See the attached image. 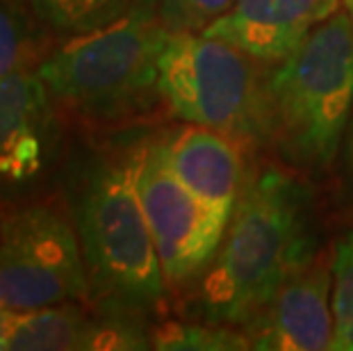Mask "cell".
I'll list each match as a JSON object with an SVG mask.
<instances>
[{
  "instance_id": "1",
  "label": "cell",
  "mask_w": 353,
  "mask_h": 351,
  "mask_svg": "<svg viewBox=\"0 0 353 351\" xmlns=\"http://www.w3.org/2000/svg\"><path fill=\"white\" fill-rule=\"evenodd\" d=\"M310 217L312 194L288 171L269 167L246 183L201 279L205 322H249L292 267L317 251Z\"/></svg>"
},
{
  "instance_id": "2",
  "label": "cell",
  "mask_w": 353,
  "mask_h": 351,
  "mask_svg": "<svg viewBox=\"0 0 353 351\" xmlns=\"http://www.w3.org/2000/svg\"><path fill=\"white\" fill-rule=\"evenodd\" d=\"M87 297L110 317L132 319L162 301L164 276L134 183V155L89 171L76 205Z\"/></svg>"
},
{
  "instance_id": "3",
  "label": "cell",
  "mask_w": 353,
  "mask_h": 351,
  "mask_svg": "<svg viewBox=\"0 0 353 351\" xmlns=\"http://www.w3.org/2000/svg\"><path fill=\"white\" fill-rule=\"evenodd\" d=\"M169 37L157 0H137L121 19L69 37L37 73L48 94L76 114L114 121L160 96V55Z\"/></svg>"
},
{
  "instance_id": "4",
  "label": "cell",
  "mask_w": 353,
  "mask_h": 351,
  "mask_svg": "<svg viewBox=\"0 0 353 351\" xmlns=\"http://www.w3.org/2000/svg\"><path fill=\"white\" fill-rule=\"evenodd\" d=\"M269 141L296 167L335 158L353 112V19L333 14L269 73Z\"/></svg>"
},
{
  "instance_id": "5",
  "label": "cell",
  "mask_w": 353,
  "mask_h": 351,
  "mask_svg": "<svg viewBox=\"0 0 353 351\" xmlns=\"http://www.w3.org/2000/svg\"><path fill=\"white\" fill-rule=\"evenodd\" d=\"M260 62L203 32L171 34L160 55L157 92L185 123L226 132L242 144L269 141V96Z\"/></svg>"
},
{
  "instance_id": "6",
  "label": "cell",
  "mask_w": 353,
  "mask_h": 351,
  "mask_svg": "<svg viewBox=\"0 0 353 351\" xmlns=\"http://www.w3.org/2000/svg\"><path fill=\"white\" fill-rule=\"evenodd\" d=\"M87 297L80 237L69 217L34 203L0 219V305L34 310Z\"/></svg>"
},
{
  "instance_id": "7",
  "label": "cell",
  "mask_w": 353,
  "mask_h": 351,
  "mask_svg": "<svg viewBox=\"0 0 353 351\" xmlns=\"http://www.w3.org/2000/svg\"><path fill=\"white\" fill-rule=\"evenodd\" d=\"M132 155L134 183L160 258L164 288H180L205 272L228 221L180 183L167 162L162 139L148 141Z\"/></svg>"
},
{
  "instance_id": "8",
  "label": "cell",
  "mask_w": 353,
  "mask_h": 351,
  "mask_svg": "<svg viewBox=\"0 0 353 351\" xmlns=\"http://www.w3.org/2000/svg\"><path fill=\"white\" fill-rule=\"evenodd\" d=\"M244 326L251 349H333V263L317 251L303 258Z\"/></svg>"
},
{
  "instance_id": "9",
  "label": "cell",
  "mask_w": 353,
  "mask_h": 351,
  "mask_svg": "<svg viewBox=\"0 0 353 351\" xmlns=\"http://www.w3.org/2000/svg\"><path fill=\"white\" fill-rule=\"evenodd\" d=\"M337 12L340 0H235L203 34L230 43L255 62L276 66Z\"/></svg>"
},
{
  "instance_id": "10",
  "label": "cell",
  "mask_w": 353,
  "mask_h": 351,
  "mask_svg": "<svg viewBox=\"0 0 353 351\" xmlns=\"http://www.w3.org/2000/svg\"><path fill=\"white\" fill-rule=\"evenodd\" d=\"M169 167L180 183L223 221H230L246 188L244 144L226 132L187 123L162 139Z\"/></svg>"
},
{
  "instance_id": "11",
  "label": "cell",
  "mask_w": 353,
  "mask_h": 351,
  "mask_svg": "<svg viewBox=\"0 0 353 351\" xmlns=\"http://www.w3.org/2000/svg\"><path fill=\"white\" fill-rule=\"evenodd\" d=\"M146 338L130 319L89 317L69 303L34 310H12L0 349L19 351H69V349H146Z\"/></svg>"
},
{
  "instance_id": "12",
  "label": "cell",
  "mask_w": 353,
  "mask_h": 351,
  "mask_svg": "<svg viewBox=\"0 0 353 351\" xmlns=\"http://www.w3.org/2000/svg\"><path fill=\"white\" fill-rule=\"evenodd\" d=\"M50 137V94L39 73L0 78V181L21 183L43 167Z\"/></svg>"
},
{
  "instance_id": "13",
  "label": "cell",
  "mask_w": 353,
  "mask_h": 351,
  "mask_svg": "<svg viewBox=\"0 0 353 351\" xmlns=\"http://www.w3.org/2000/svg\"><path fill=\"white\" fill-rule=\"evenodd\" d=\"M39 23L59 37H76L121 19L137 0H28Z\"/></svg>"
},
{
  "instance_id": "14",
  "label": "cell",
  "mask_w": 353,
  "mask_h": 351,
  "mask_svg": "<svg viewBox=\"0 0 353 351\" xmlns=\"http://www.w3.org/2000/svg\"><path fill=\"white\" fill-rule=\"evenodd\" d=\"M151 347L155 349H251L246 333H237L232 326L223 324H162L151 335Z\"/></svg>"
},
{
  "instance_id": "15",
  "label": "cell",
  "mask_w": 353,
  "mask_h": 351,
  "mask_svg": "<svg viewBox=\"0 0 353 351\" xmlns=\"http://www.w3.org/2000/svg\"><path fill=\"white\" fill-rule=\"evenodd\" d=\"M333 349L353 351V228L333 256Z\"/></svg>"
},
{
  "instance_id": "16",
  "label": "cell",
  "mask_w": 353,
  "mask_h": 351,
  "mask_svg": "<svg viewBox=\"0 0 353 351\" xmlns=\"http://www.w3.org/2000/svg\"><path fill=\"white\" fill-rule=\"evenodd\" d=\"M232 5L235 0H157V14L171 34L203 32Z\"/></svg>"
},
{
  "instance_id": "17",
  "label": "cell",
  "mask_w": 353,
  "mask_h": 351,
  "mask_svg": "<svg viewBox=\"0 0 353 351\" xmlns=\"http://www.w3.org/2000/svg\"><path fill=\"white\" fill-rule=\"evenodd\" d=\"M30 55V32L19 3L0 0V78L23 69Z\"/></svg>"
},
{
  "instance_id": "18",
  "label": "cell",
  "mask_w": 353,
  "mask_h": 351,
  "mask_svg": "<svg viewBox=\"0 0 353 351\" xmlns=\"http://www.w3.org/2000/svg\"><path fill=\"white\" fill-rule=\"evenodd\" d=\"M347 169H349V178L353 181V117H351V128L347 139Z\"/></svg>"
},
{
  "instance_id": "19",
  "label": "cell",
  "mask_w": 353,
  "mask_h": 351,
  "mask_svg": "<svg viewBox=\"0 0 353 351\" xmlns=\"http://www.w3.org/2000/svg\"><path fill=\"white\" fill-rule=\"evenodd\" d=\"M10 317H12V310L10 308H3V305H0V338H3L7 324H10Z\"/></svg>"
},
{
  "instance_id": "20",
  "label": "cell",
  "mask_w": 353,
  "mask_h": 351,
  "mask_svg": "<svg viewBox=\"0 0 353 351\" xmlns=\"http://www.w3.org/2000/svg\"><path fill=\"white\" fill-rule=\"evenodd\" d=\"M344 3V10H347V14L353 19V0H342Z\"/></svg>"
},
{
  "instance_id": "21",
  "label": "cell",
  "mask_w": 353,
  "mask_h": 351,
  "mask_svg": "<svg viewBox=\"0 0 353 351\" xmlns=\"http://www.w3.org/2000/svg\"><path fill=\"white\" fill-rule=\"evenodd\" d=\"M10 3H19V0H10Z\"/></svg>"
}]
</instances>
